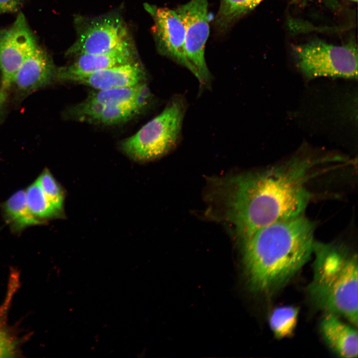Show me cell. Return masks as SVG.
Here are the masks:
<instances>
[{
	"label": "cell",
	"instance_id": "obj_8",
	"mask_svg": "<svg viewBox=\"0 0 358 358\" xmlns=\"http://www.w3.org/2000/svg\"><path fill=\"white\" fill-rule=\"evenodd\" d=\"M37 45L22 12L19 13L9 28L0 30V71L3 90L13 85L17 71Z\"/></svg>",
	"mask_w": 358,
	"mask_h": 358
},
{
	"label": "cell",
	"instance_id": "obj_1",
	"mask_svg": "<svg viewBox=\"0 0 358 358\" xmlns=\"http://www.w3.org/2000/svg\"><path fill=\"white\" fill-rule=\"evenodd\" d=\"M321 159L295 156L229 181L227 216L242 239L269 224L303 215L311 196L306 183Z\"/></svg>",
	"mask_w": 358,
	"mask_h": 358
},
{
	"label": "cell",
	"instance_id": "obj_21",
	"mask_svg": "<svg viewBox=\"0 0 358 358\" xmlns=\"http://www.w3.org/2000/svg\"><path fill=\"white\" fill-rule=\"evenodd\" d=\"M37 179L47 199L58 210L63 212L64 191L51 172L48 169L45 168Z\"/></svg>",
	"mask_w": 358,
	"mask_h": 358
},
{
	"label": "cell",
	"instance_id": "obj_14",
	"mask_svg": "<svg viewBox=\"0 0 358 358\" xmlns=\"http://www.w3.org/2000/svg\"><path fill=\"white\" fill-rule=\"evenodd\" d=\"M152 97L149 88L143 82L134 86L92 91L87 99L104 105L135 104L144 110L151 104Z\"/></svg>",
	"mask_w": 358,
	"mask_h": 358
},
{
	"label": "cell",
	"instance_id": "obj_19",
	"mask_svg": "<svg viewBox=\"0 0 358 358\" xmlns=\"http://www.w3.org/2000/svg\"><path fill=\"white\" fill-rule=\"evenodd\" d=\"M143 110L135 104L104 105L93 118L91 123L111 125L128 121Z\"/></svg>",
	"mask_w": 358,
	"mask_h": 358
},
{
	"label": "cell",
	"instance_id": "obj_22",
	"mask_svg": "<svg viewBox=\"0 0 358 358\" xmlns=\"http://www.w3.org/2000/svg\"><path fill=\"white\" fill-rule=\"evenodd\" d=\"M23 0H0V14L15 12L21 7Z\"/></svg>",
	"mask_w": 358,
	"mask_h": 358
},
{
	"label": "cell",
	"instance_id": "obj_23",
	"mask_svg": "<svg viewBox=\"0 0 358 358\" xmlns=\"http://www.w3.org/2000/svg\"><path fill=\"white\" fill-rule=\"evenodd\" d=\"M5 95L4 93V90H0V107L3 102L4 99Z\"/></svg>",
	"mask_w": 358,
	"mask_h": 358
},
{
	"label": "cell",
	"instance_id": "obj_24",
	"mask_svg": "<svg viewBox=\"0 0 358 358\" xmlns=\"http://www.w3.org/2000/svg\"><path fill=\"white\" fill-rule=\"evenodd\" d=\"M354 2H357L358 0H350Z\"/></svg>",
	"mask_w": 358,
	"mask_h": 358
},
{
	"label": "cell",
	"instance_id": "obj_11",
	"mask_svg": "<svg viewBox=\"0 0 358 358\" xmlns=\"http://www.w3.org/2000/svg\"><path fill=\"white\" fill-rule=\"evenodd\" d=\"M71 65L56 69L54 79L65 81L73 75L86 74L136 62L132 45L99 54L79 55Z\"/></svg>",
	"mask_w": 358,
	"mask_h": 358
},
{
	"label": "cell",
	"instance_id": "obj_7",
	"mask_svg": "<svg viewBox=\"0 0 358 358\" xmlns=\"http://www.w3.org/2000/svg\"><path fill=\"white\" fill-rule=\"evenodd\" d=\"M175 10L184 26L187 57L199 75L200 84L207 86L212 80L205 59V44L209 33L208 1L190 0Z\"/></svg>",
	"mask_w": 358,
	"mask_h": 358
},
{
	"label": "cell",
	"instance_id": "obj_17",
	"mask_svg": "<svg viewBox=\"0 0 358 358\" xmlns=\"http://www.w3.org/2000/svg\"><path fill=\"white\" fill-rule=\"evenodd\" d=\"M263 0H220L219 8L215 18L216 27L222 31L227 30Z\"/></svg>",
	"mask_w": 358,
	"mask_h": 358
},
{
	"label": "cell",
	"instance_id": "obj_20",
	"mask_svg": "<svg viewBox=\"0 0 358 358\" xmlns=\"http://www.w3.org/2000/svg\"><path fill=\"white\" fill-rule=\"evenodd\" d=\"M4 307H0V358H13L20 354L21 342L16 331L6 322Z\"/></svg>",
	"mask_w": 358,
	"mask_h": 358
},
{
	"label": "cell",
	"instance_id": "obj_12",
	"mask_svg": "<svg viewBox=\"0 0 358 358\" xmlns=\"http://www.w3.org/2000/svg\"><path fill=\"white\" fill-rule=\"evenodd\" d=\"M56 69L50 56L38 44L17 71L13 84L21 91H33L50 83Z\"/></svg>",
	"mask_w": 358,
	"mask_h": 358
},
{
	"label": "cell",
	"instance_id": "obj_6",
	"mask_svg": "<svg viewBox=\"0 0 358 358\" xmlns=\"http://www.w3.org/2000/svg\"><path fill=\"white\" fill-rule=\"evenodd\" d=\"M67 56L99 54L132 45L128 29L119 16L110 15L83 23Z\"/></svg>",
	"mask_w": 358,
	"mask_h": 358
},
{
	"label": "cell",
	"instance_id": "obj_18",
	"mask_svg": "<svg viewBox=\"0 0 358 358\" xmlns=\"http://www.w3.org/2000/svg\"><path fill=\"white\" fill-rule=\"evenodd\" d=\"M298 313V308L292 306L278 307L273 310L269 318V323L276 338L288 337L293 333Z\"/></svg>",
	"mask_w": 358,
	"mask_h": 358
},
{
	"label": "cell",
	"instance_id": "obj_15",
	"mask_svg": "<svg viewBox=\"0 0 358 358\" xmlns=\"http://www.w3.org/2000/svg\"><path fill=\"white\" fill-rule=\"evenodd\" d=\"M2 216L13 234L19 235L26 228L42 225L31 213L27 205L25 189H20L0 203Z\"/></svg>",
	"mask_w": 358,
	"mask_h": 358
},
{
	"label": "cell",
	"instance_id": "obj_16",
	"mask_svg": "<svg viewBox=\"0 0 358 358\" xmlns=\"http://www.w3.org/2000/svg\"><path fill=\"white\" fill-rule=\"evenodd\" d=\"M25 190L26 203L30 212L42 224L63 216V212L47 199L37 179Z\"/></svg>",
	"mask_w": 358,
	"mask_h": 358
},
{
	"label": "cell",
	"instance_id": "obj_5",
	"mask_svg": "<svg viewBox=\"0 0 358 358\" xmlns=\"http://www.w3.org/2000/svg\"><path fill=\"white\" fill-rule=\"evenodd\" d=\"M298 71L307 80L319 77L358 79V49L353 43L334 45L315 40L292 48Z\"/></svg>",
	"mask_w": 358,
	"mask_h": 358
},
{
	"label": "cell",
	"instance_id": "obj_10",
	"mask_svg": "<svg viewBox=\"0 0 358 358\" xmlns=\"http://www.w3.org/2000/svg\"><path fill=\"white\" fill-rule=\"evenodd\" d=\"M146 77L143 67L135 62L88 74L71 76L65 81L76 82L96 90H102L134 86L144 82Z\"/></svg>",
	"mask_w": 358,
	"mask_h": 358
},
{
	"label": "cell",
	"instance_id": "obj_3",
	"mask_svg": "<svg viewBox=\"0 0 358 358\" xmlns=\"http://www.w3.org/2000/svg\"><path fill=\"white\" fill-rule=\"evenodd\" d=\"M313 278L308 291L321 308L358 325V257L346 246L315 241Z\"/></svg>",
	"mask_w": 358,
	"mask_h": 358
},
{
	"label": "cell",
	"instance_id": "obj_13",
	"mask_svg": "<svg viewBox=\"0 0 358 358\" xmlns=\"http://www.w3.org/2000/svg\"><path fill=\"white\" fill-rule=\"evenodd\" d=\"M323 338L338 356L347 358L358 357V332L341 321L337 315L328 312L320 324Z\"/></svg>",
	"mask_w": 358,
	"mask_h": 358
},
{
	"label": "cell",
	"instance_id": "obj_4",
	"mask_svg": "<svg viewBox=\"0 0 358 358\" xmlns=\"http://www.w3.org/2000/svg\"><path fill=\"white\" fill-rule=\"evenodd\" d=\"M185 110L183 96H173L161 113L123 140L121 149L131 158L140 161L164 155L179 141Z\"/></svg>",
	"mask_w": 358,
	"mask_h": 358
},
{
	"label": "cell",
	"instance_id": "obj_9",
	"mask_svg": "<svg viewBox=\"0 0 358 358\" xmlns=\"http://www.w3.org/2000/svg\"><path fill=\"white\" fill-rule=\"evenodd\" d=\"M153 20V32L159 53L191 72L200 83L199 75L185 51L183 24L175 10L147 5Z\"/></svg>",
	"mask_w": 358,
	"mask_h": 358
},
{
	"label": "cell",
	"instance_id": "obj_2",
	"mask_svg": "<svg viewBox=\"0 0 358 358\" xmlns=\"http://www.w3.org/2000/svg\"><path fill=\"white\" fill-rule=\"evenodd\" d=\"M315 226L304 215L261 228L243 239L248 285L271 294L282 287L313 253Z\"/></svg>",
	"mask_w": 358,
	"mask_h": 358
}]
</instances>
